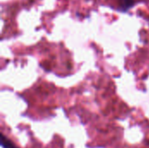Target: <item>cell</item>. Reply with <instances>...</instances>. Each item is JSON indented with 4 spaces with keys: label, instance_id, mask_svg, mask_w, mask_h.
Here are the masks:
<instances>
[{
    "label": "cell",
    "instance_id": "obj_1",
    "mask_svg": "<svg viewBox=\"0 0 149 148\" xmlns=\"http://www.w3.org/2000/svg\"><path fill=\"white\" fill-rule=\"evenodd\" d=\"M0 140H1V145L3 148H17L10 140L6 139L3 134H1Z\"/></svg>",
    "mask_w": 149,
    "mask_h": 148
},
{
    "label": "cell",
    "instance_id": "obj_2",
    "mask_svg": "<svg viewBox=\"0 0 149 148\" xmlns=\"http://www.w3.org/2000/svg\"><path fill=\"white\" fill-rule=\"evenodd\" d=\"M134 3V0H120V8L123 10L129 9Z\"/></svg>",
    "mask_w": 149,
    "mask_h": 148
}]
</instances>
